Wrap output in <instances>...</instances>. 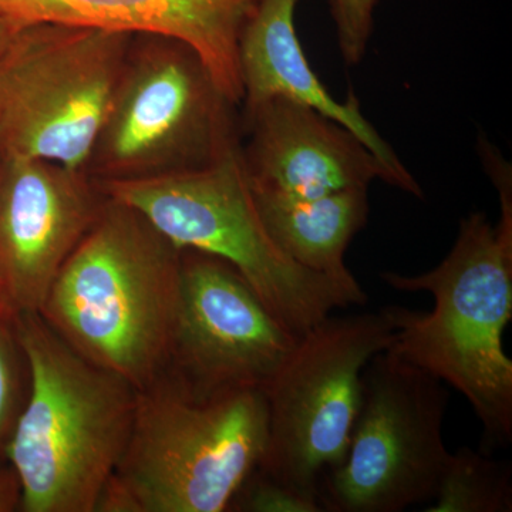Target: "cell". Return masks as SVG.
<instances>
[{"instance_id": "8fae6325", "label": "cell", "mask_w": 512, "mask_h": 512, "mask_svg": "<svg viewBox=\"0 0 512 512\" xmlns=\"http://www.w3.org/2000/svg\"><path fill=\"white\" fill-rule=\"evenodd\" d=\"M104 200L87 171L0 153V295L16 312L39 313Z\"/></svg>"}, {"instance_id": "52a82bcc", "label": "cell", "mask_w": 512, "mask_h": 512, "mask_svg": "<svg viewBox=\"0 0 512 512\" xmlns=\"http://www.w3.org/2000/svg\"><path fill=\"white\" fill-rule=\"evenodd\" d=\"M144 39L140 50H130L90 157L94 181L204 167L238 143L235 104L197 53L167 37Z\"/></svg>"}, {"instance_id": "7a4b0ae2", "label": "cell", "mask_w": 512, "mask_h": 512, "mask_svg": "<svg viewBox=\"0 0 512 512\" xmlns=\"http://www.w3.org/2000/svg\"><path fill=\"white\" fill-rule=\"evenodd\" d=\"M29 389L6 460L19 511L96 512L130 439L136 387L84 359L39 313H19Z\"/></svg>"}, {"instance_id": "5bb4252c", "label": "cell", "mask_w": 512, "mask_h": 512, "mask_svg": "<svg viewBox=\"0 0 512 512\" xmlns=\"http://www.w3.org/2000/svg\"><path fill=\"white\" fill-rule=\"evenodd\" d=\"M299 0H256L239 36L238 57L245 110L274 97H285L318 110L342 124L387 168L393 187L423 197L419 183L404 167L393 148L377 133L350 96L345 103L333 99L308 59L295 29Z\"/></svg>"}, {"instance_id": "6da1fadb", "label": "cell", "mask_w": 512, "mask_h": 512, "mask_svg": "<svg viewBox=\"0 0 512 512\" xmlns=\"http://www.w3.org/2000/svg\"><path fill=\"white\" fill-rule=\"evenodd\" d=\"M181 252L140 212L106 197L39 315L84 359L146 389L170 360Z\"/></svg>"}, {"instance_id": "d6986e66", "label": "cell", "mask_w": 512, "mask_h": 512, "mask_svg": "<svg viewBox=\"0 0 512 512\" xmlns=\"http://www.w3.org/2000/svg\"><path fill=\"white\" fill-rule=\"evenodd\" d=\"M329 3L343 60L349 66L362 62L379 0H329Z\"/></svg>"}, {"instance_id": "277c9868", "label": "cell", "mask_w": 512, "mask_h": 512, "mask_svg": "<svg viewBox=\"0 0 512 512\" xmlns=\"http://www.w3.org/2000/svg\"><path fill=\"white\" fill-rule=\"evenodd\" d=\"M268 443L264 390L197 397L164 372L138 390L130 439L96 512H224Z\"/></svg>"}, {"instance_id": "8992f818", "label": "cell", "mask_w": 512, "mask_h": 512, "mask_svg": "<svg viewBox=\"0 0 512 512\" xmlns=\"http://www.w3.org/2000/svg\"><path fill=\"white\" fill-rule=\"evenodd\" d=\"M136 35L20 28L0 57V153L87 171Z\"/></svg>"}, {"instance_id": "9a60e30c", "label": "cell", "mask_w": 512, "mask_h": 512, "mask_svg": "<svg viewBox=\"0 0 512 512\" xmlns=\"http://www.w3.org/2000/svg\"><path fill=\"white\" fill-rule=\"evenodd\" d=\"M254 197L266 229L292 261L346 284L357 282L345 254L369 217L367 188H348L312 200Z\"/></svg>"}, {"instance_id": "9c48e42d", "label": "cell", "mask_w": 512, "mask_h": 512, "mask_svg": "<svg viewBox=\"0 0 512 512\" xmlns=\"http://www.w3.org/2000/svg\"><path fill=\"white\" fill-rule=\"evenodd\" d=\"M446 384L389 350L363 370L348 451L320 478L323 511L400 512L431 503L450 451L443 440Z\"/></svg>"}, {"instance_id": "4fadbf2b", "label": "cell", "mask_w": 512, "mask_h": 512, "mask_svg": "<svg viewBox=\"0 0 512 512\" xmlns=\"http://www.w3.org/2000/svg\"><path fill=\"white\" fill-rule=\"evenodd\" d=\"M256 0H0V18L25 26H84L160 36L190 47L232 104L242 103L239 36Z\"/></svg>"}, {"instance_id": "5b68a950", "label": "cell", "mask_w": 512, "mask_h": 512, "mask_svg": "<svg viewBox=\"0 0 512 512\" xmlns=\"http://www.w3.org/2000/svg\"><path fill=\"white\" fill-rule=\"evenodd\" d=\"M96 183L104 197L140 212L181 251L204 252L234 266L295 338L336 309L367 301L359 282L309 271L276 245L259 214L238 143L204 167Z\"/></svg>"}, {"instance_id": "7c38bea8", "label": "cell", "mask_w": 512, "mask_h": 512, "mask_svg": "<svg viewBox=\"0 0 512 512\" xmlns=\"http://www.w3.org/2000/svg\"><path fill=\"white\" fill-rule=\"evenodd\" d=\"M242 150L256 195L312 200L348 188L392 185V175L348 128L298 101L274 97L247 110Z\"/></svg>"}, {"instance_id": "e0dca14e", "label": "cell", "mask_w": 512, "mask_h": 512, "mask_svg": "<svg viewBox=\"0 0 512 512\" xmlns=\"http://www.w3.org/2000/svg\"><path fill=\"white\" fill-rule=\"evenodd\" d=\"M18 316L0 295V468L9 466L6 450L29 389V370L20 343Z\"/></svg>"}, {"instance_id": "ba28073f", "label": "cell", "mask_w": 512, "mask_h": 512, "mask_svg": "<svg viewBox=\"0 0 512 512\" xmlns=\"http://www.w3.org/2000/svg\"><path fill=\"white\" fill-rule=\"evenodd\" d=\"M393 306L328 316L302 335L265 387L268 443L259 468L318 498L320 478L348 451L367 363L392 346Z\"/></svg>"}, {"instance_id": "30bf717a", "label": "cell", "mask_w": 512, "mask_h": 512, "mask_svg": "<svg viewBox=\"0 0 512 512\" xmlns=\"http://www.w3.org/2000/svg\"><path fill=\"white\" fill-rule=\"evenodd\" d=\"M298 338L268 311L234 266L181 252V288L165 372L197 397L264 390Z\"/></svg>"}, {"instance_id": "2e32d148", "label": "cell", "mask_w": 512, "mask_h": 512, "mask_svg": "<svg viewBox=\"0 0 512 512\" xmlns=\"http://www.w3.org/2000/svg\"><path fill=\"white\" fill-rule=\"evenodd\" d=\"M426 512H510L512 471L507 461L458 448L450 453L439 488Z\"/></svg>"}, {"instance_id": "ffe728a7", "label": "cell", "mask_w": 512, "mask_h": 512, "mask_svg": "<svg viewBox=\"0 0 512 512\" xmlns=\"http://www.w3.org/2000/svg\"><path fill=\"white\" fill-rule=\"evenodd\" d=\"M20 487L12 467L0 468V512L18 511Z\"/></svg>"}, {"instance_id": "ac0fdd59", "label": "cell", "mask_w": 512, "mask_h": 512, "mask_svg": "<svg viewBox=\"0 0 512 512\" xmlns=\"http://www.w3.org/2000/svg\"><path fill=\"white\" fill-rule=\"evenodd\" d=\"M228 511L322 512L318 498L293 490L256 467L232 498Z\"/></svg>"}, {"instance_id": "3957f363", "label": "cell", "mask_w": 512, "mask_h": 512, "mask_svg": "<svg viewBox=\"0 0 512 512\" xmlns=\"http://www.w3.org/2000/svg\"><path fill=\"white\" fill-rule=\"evenodd\" d=\"M400 292H429L431 312L393 306L389 352L466 396L487 446L512 440V360L503 336L512 318V231L484 212L461 220L450 254L416 276L383 272Z\"/></svg>"}, {"instance_id": "44dd1931", "label": "cell", "mask_w": 512, "mask_h": 512, "mask_svg": "<svg viewBox=\"0 0 512 512\" xmlns=\"http://www.w3.org/2000/svg\"><path fill=\"white\" fill-rule=\"evenodd\" d=\"M19 29L18 26L10 23L9 20L0 18V57L8 50L13 37L18 33Z\"/></svg>"}]
</instances>
